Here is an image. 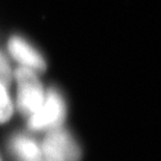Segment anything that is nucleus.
Wrapping results in <instances>:
<instances>
[{
  "instance_id": "423d86ee",
  "label": "nucleus",
  "mask_w": 161,
  "mask_h": 161,
  "mask_svg": "<svg viewBox=\"0 0 161 161\" xmlns=\"http://www.w3.org/2000/svg\"><path fill=\"white\" fill-rule=\"evenodd\" d=\"M13 112V105L7 93L6 86L0 84V124L10 119Z\"/></svg>"
},
{
  "instance_id": "6e6552de",
  "label": "nucleus",
  "mask_w": 161,
  "mask_h": 161,
  "mask_svg": "<svg viewBox=\"0 0 161 161\" xmlns=\"http://www.w3.org/2000/svg\"><path fill=\"white\" fill-rule=\"evenodd\" d=\"M0 161H1V158H0Z\"/></svg>"
},
{
  "instance_id": "20e7f679",
  "label": "nucleus",
  "mask_w": 161,
  "mask_h": 161,
  "mask_svg": "<svg viewBox=\"0 0 161 161\" xmlns=\"http://www.w3.org/2000/svg\"><path fill=\"white\" fill-rule=\"evenodd\" d=\"M8 50L12 58L23 67L32 69L35 72H43L46 69V61L42 55L22 37H11L8 41Z\"/></svg>"
},
{
  "instance_id": "0eeeda50",
  "label": "nucleus",
  "mask_w": 161,
  "mask_h": 161,
  "mask_svg": "<svg viewBox=\"0 0 161 161\" xmlns=\"http://www.w3.org/2000/svg\"><path fill=\"white\" fill-rule=\"evenodd\" d=\"M11 69L7 64L4 55L0 53V84L5 85L6 87L11 82Z\"/></svg>"
},
{
  "instance_id": "f03ea898",
  "label": "nucleus",
  "mask_w": 161,
  "mask_h": 161,
  "mask_svg": "<svg viewBox=\"0 0 161 161\" xmlns=\"http://www.w3.org/2000/svg\"><path fill=\"white\" fill-rule=\"evenodd\" d=\"M41 152L48 161H79L81 158L80 147L76 141L61 127L48 130Z\"/></svg>"
},
{
  "instance_id": "39448f33",
  "label": "nucleus",
  "mask_w": 161,
  "mask_h": 161,
  "mask_svg": "<svg viewBox=\"0 0 161 161\" xmlns=\"http://www.w3.org/2000/svg\"><path fill=\"white\" fill-rule=\"evenodd\" d=\"M17 155L25 161H37L42 155L41 148L34 140L25 136H18L12 144Z\"/></svg>"
},
{
  "instance_id": "7ed1b4c3",
  "label": "nucleus",
  "mask_w": 161,
  "mask_h": 161,
  "mask_svg": "<svg viewBox=\"0 0 161 161\" xmlns=\"http://www.w3.org/2000/svg\"><path fill=\"white\" fill-rule=\"evenodd\" d=\"M64 117L66 105L64 98L56 90H50L46 94L40 109L29 117V124L35 130H50L61 127Z\"/></svg>"
},
{
  "instance_id": "f257e3e1",
  "label": "nucleus",
  "mask_w": 161,
  "mask_h": 161,
  "mask_svg": "<svg viewBox=\"0 0 161 161\" xmlns=\"http://www.w3.org/2000/svg\"><path fill=\"white\" fill-rule=\"evenodd\" d=\"M17 79V105L20 114L26 117L32 116L44 102L46 92L38 80L36 72L26 67L16 70Z\"/></svg>"
}]
</instances>
